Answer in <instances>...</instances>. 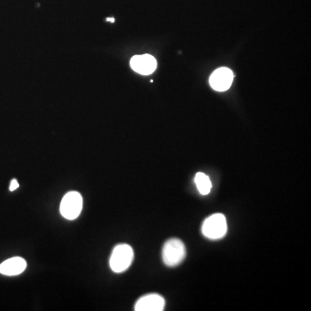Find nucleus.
<instances>
[{
  "label": "nucleus",
  "instance_id": "nucleus-4",
  "mask_svg": "<svg viewBox=\"0 0 311 311\" xmlns=\"http://www.w3.org/2000/svg\"><path fill=\"white\" fill-rule=\"evenodd\" d=\"M83 206V199L80 193L71 191L62 198L60 211L62 216L68 220H74L80 216Z\"/></svg>",
  "mask_w": 311,
  "mask_h": 311
},
{
  "label": "nucleus",
  "instance_id": "nucleus-8",
  "mask_svg": "<svg viewBox=\"0 0 311 311\" xmlns=\"http://www.w3.org/2000/svg\"><path fill=\"white\" fill-rule=\"evenodd\" d=\"M26 262L20 257H14L7 259L0 265V273L7 276L21 274L26 268Z\"/></svg>",
  "mask_w": 311,
  "mask_h": 311
},
{
  "label": "nucleus",
  "instance_id": "nucleus-3",
  "mask_svg": "<svg viewBox=\"0 0 311 311\" xmlns=\"http://www.w3.org/2000/svg\"><path fill=\"white\" fill-rule=\"evenodd\" d=\"M201 231L204 236L210 240H219L224 237L228 231L225 216L220 213H216L209 216L204 221Z\"/></svg>",
  "mask_w": 311,
  "mask_h": 311
},
{
  "label": "nucleus",
  "instance_id": "nucleus-5",
  "mask_svg": "<svg viewBox=\"0 0 311 311\" xmlns=\"http://www.w3.org/2000/svg\"><path fill=\"white\" fill-rule=\"evenodd\" d=\"M233 80V72L229 68H221L216 69L211 74L210 83L213 89L217 92H225L231 86Z\"/></svg>",
  "mask_w": 311,
  "mask_h": 311
},
{
  "label": "nucleus",
  "instance_id": "nucleus-10",
  "mask_svg": "<svg viewBox=\"0 0 311 311\" xmlns=\"http://www.w3.org/2000/svg\"><path fill=\"white\" fill-rule=\"evenodd\" d=\"M19 187V184L18 181L16 179H13V181L11 182V184H10V191L16 190Z\"/></svg>",
  "mask_w": 311,
  "mask_h": 311
},
{
  "label": "nucleus",
  "instance_id": "nucleus-1",
  "mask_svg": "<svg viewBox=\"0 0 311 311\" xmlns=\"http://www.w3.org/2000/svg\"><path fill=\"white\" fill-rule=\"evenodd\" d=\"M134 253L131 246L127 244H119L114 247L109 259L112 271L115 273H121L127 271L133 263Z\"/></svg>",
  "mask_w": 311,
  "mask_h": 311
},
{
  "label": "nucleus",
  "instance_id": "nucleus-11",
  "mask_svg": "<svg viewBox=\"0 0 311 311\" xmlns=\"http://www.w3.org/2000/svg\"><path fill=\"white\" fill-rule=\"evenodd\" d=\"M107 20H110V21H111V22H114V19H107Z\"/></svg>",
  "mask_w": 311,
  "mask_h": 311
},
{
  "label": "nucleus",
  "instance_id": "nucleus-9",
  "mask_svg": "<svg viewBox=\"0 0 311 311\" xmlns=\"http://www.w3.org/2000/svg\"><path fill=\"white\" fill-rule=\"evenodd\" d=\"M194 183L196 185L200 194L206 195L210 194V190L212 188V183L206 174L202 172L197 173L194 177Z\"/></svg>",
  "mask_w": 311,
  "mask_h": 311
},
{
  "label": "nucleus",
  "instance_id": "nucleus-6",
  "mask_svg": "<svg viewBox=\"0 0 311 311\" xmlns=\"http://www.w3.org/2000/svg\"><path fill=\"white\" fill-rule=\"evenodd\" d=\"M165 307V300L158 294H148L136 302V311H162Z\"/></svg>",
  "mask_w": 311,
  "mask_h": 311
},
{
  "label": "nucleus",
  "instance_id": "nucleus-2",
  "mask_svg": "<svg viewBox=\"0 0 311 311\" xmlns=\"http://www.w3.org/2000/svg\"><path fill=\"white\" fill-rule=\"evenodd\" d=\"M187 254L186 247L180 239L172 238L164 243L162 251L163 261L167 266L174 267L180 265Z\"/></svg>",
  "mask_w": 311,
  "mask_h": 311
},
{
  "label": "nucleus",
  "instance_id": "nucleus-7",
  "mask_svg": "<svg viewBox=\"0 0 311 311\" xmlns=\"http://www.w3.org/2000/svg\"><path fill=\"white\" fill-rule=\"evenodd\" d=\"M130 64L133 70L144 75L152 74L157 68V61L151 55L133 56Z\"/></svg>",
  "mask_w": 311,
  "mask_h": 311
}]
</instances>
